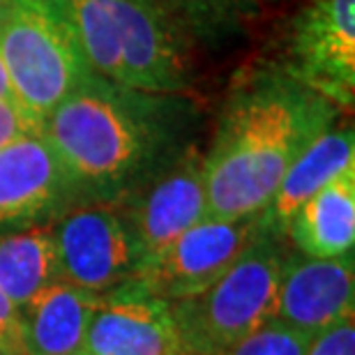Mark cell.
I'll use <instances>...</instances> for the list:
<instances>
[{
    "label": "cell",
    "mask_w": 355,
    "mask_h": 355,
    "mask_svg": "<svg viewBox=\"0 0 355 355\" xmlns=\"http://www.w3.org/2000/svg\"><path fill=\"white\" fill-rule=\"evenodd\" d=\"M60 282L90 293L130 282L139 272V257L127 219L116 203H83L53 222Z\"/></svg>",
    "instance_id": "52a82bcc"
},
{
    "label": "cell",
    "mask_w": 355,
    "mask_h": 355,
    "mask_svg": "<svg viewBox=\"0 0 355 355\" xmlns=\"http://www.w3.org/2000/svg\"><path fill=\"white\" fill-rule=\"evenodd\" d=\"M263 231L261 212L236 219L205 215L134 279L166 302L184 300L215 284Z\"/></svg>",
    "instance_id": "ba28073f"
},
{
    "label": "cell",
    "mask_w": 355,
    "mask_h": 355,
    "mask_svg": "<svg viewBox=\"0 0 355 355\" xmlns=\"http://www.w3.org/2000/svg\"><path fill=\"white\" fill-rule=\"evenodd\" d=\"M191 40L219 46L238 37L259 12V0H166Z\"/></svg>",
    "instance_id": "e0dca14e"
},
{
    "label": "cell",
    "mask_w": 355,
    "mask_h": 355,
    "mask_svg": "<svg viewBox=\"0 0 355 355\" xmlns=\"http://www.w3.org/2000/svg\"><path fill=\"white\" fill-rule=\"evenodd\" d=\"M0 99H10V86H7V79H5V72H3V65H0Z\"/></svg>",
    "instance_id": "7402d4cb"
},
{
    "label": "cell",
    "mask_w": 355,
    "mask_h": 355,
    "mask_svg": "<svg viewBox=\"0 0 355 355\" xmlns=\"http://www.w3.org/2000/svg\"><path fill=\"white\" fill-rule=\"evenodd\" d=\"M355 311L353 252L337 259L286 254L275 318L309 339L351 318Z\"/></svg>",
    "instance_id": "7c38bea8"
},
{
    "label": "cell",
    "mask_w": 355,
    "mask_h": 355,
    "mask_svg": "<svg viewBox=\"0 0 355 355\" xmlns=\"http://www.w3.org/2000/svg\"><path fill=\"white\" fill-rule=\"evenodd\" d=\"M116 205L132 231L141 270L208 215L203 153L189 144L171 164Z\"/></svg>",
    "instance_id": "9c48e42d"
},
{
    "label": "cell",
    "mask_w": 355,
    "mask_h": 355,
    "mask_svg": "<svg viewBox=\"0 0 355 355\" xmlns=\"http://www.w3.org/2000/svg\"><path fill=\"white\" fill-rule=\"evenodd\" d=\"M286 238L309 259H337L355 245V166L339 173L291 217Z\"/></svg>",
    "instance_id": "9a60e30c"
},
{
    "label": "cell",
    "mask_w": 355,
    "mask_h": 355,
    "mask_svg": "<svg viewBox=\"0 0 355 355\" xmlns=\"http://www.w3.org/2000/svg\"><path fill=\"white\" fill-rule=\"evenodd\" d=\"M99 295L55 282L19 307L24 355H81Z\"/></svg>",
    "instance_id": "4fadbf2b"
},
{
    "label": "cell",
    "mask_w": 355,
    "mask_h": 355,
    "mask_svg": "<svg viewBox=\"0 0 355 355\" xmlns=\"http://www.w3.org/2000/svg\"><path fill=\"white\" fill-rule=\"evenodd\" d=\"M92 74L118 86L187 92L191 37L166 0H55Z\"/></svg>",
    "instance_id": "3957f363"
},
{
    "label": "cell",
    "mask_w": 355,
    "mask_h": 355,
    "mask_svg": "<svg viewBox=\"0 0 355 355\" xmlns=\"http://www.w3.org/2000/svg\"><path fill=\"white\" fill-rule=\"evenodd\" d=\"M81 355H184L171 304L130 279L99 295Z\"/></svg>",
    "instance_id": "8fae6325"
},
{
    "label": "cell",
    "mask_w": 355,
    "mask_h": 355,
    "mask_svg": "<svg viewBox=\"0 0 355 355\" xmlns=\"http://www.w3.org/2000/svg\"><path fill=\"white\" fill-rule=\"evenodd\" d=\"M196 118L187 92L137 90L90 74L40 132L83 203H120L191 144Z\"/></svg>",
    "instance_id": "6da1fadb"
},
{
    "label": "cell",
    "mask_w": 355,
    "mask_h": 355,
    "mask_svg": "<svg viewBox=\"0 0 355 355\" xmlns=\"http://www.w3.org/2000/svg\"><path fill=\"white\" fill-rule=\"evenodd\" d=\"M339 109L275 62L238 74L203 153L208 217L263 212L284 173L337 120Z\"/></svg>",
    "instance_id": "7a4b0ae2"
},
{
    "label": "cell",
    "mask_w": 355,
    "mask_h": 355,
    "mask_svg": "<svg viewBox=\"0 0 355 355\" xmlns=\"http://www.w3.org/2000/svg\"><path fill=\"white\" fill-rule=\"evenodd\" d=\"M351 166H355L353 127L344 125L337 130H325L284 173L279 187L261 212L266 229L275 236L286 238V226L300 205Z\"/></svg>",
    "instance_id": "5bb4252c"
},
{
    "label": "cell",
    "mask_w": 355,
    "mask_h": 355,
    "mask_svg": "<svg viewBox=\"0 0 355 355\" xmlns=\"http://www.w3.org/2000/svg\"><path fill=\"white\" fill-rule=\"evenodd\" d=\"M309 342L311 339L307 335L288 328L277 318H270L261 328L217 355H304Z\"/></svg>",
    "instance_id": "ac0fdd59"
},
{
    "label": "cell",
    "mask_w": 355,
    "mask_h": 355,
    "mask_svg": "<svg viewBox=\"0 0 355 355\" xmlns=\"http://www.w3.org/2000/svg\"><path fill=\"white\" fill-rule=\"evenodd\" d=\"M31 130H35V127L21 116V111L14 106V102L0 99V144H5V141H10Z\"/></svg>",
    "instance_id": "44dd1931"
},
{
    "label": "cell",
    "mask_w": 355,
    "mask_h": 355,
    "mask_svg": "<svg viewBox=\"0 0 355 355\" xmlns=\"http://www.w3.org/2000/svg\"><path fill=\"white\" fill-rule=\"evenodd\" d=\"M304 355H355V318H344L316 335Z\"/></svg>",
    "instance_id": "d6986e66"
},
{
    "label": "cell",
    "mask_w": 355,
    "mask_h": 355,
    "mask_svg": "<svg viewBox=\"0 0 355 355\" xmlns=\"http://www.w3.org/2000/svg\"><path fill=\"white\" fill-rule=\"evenodd\" d=\"M275 65L339 111L351 109L355 99V0H307L291 17Z\"/></svg>",
    "instance_id": "8992f818"
},
{
    "label": "cell",
    "mask_w": 355,
    "mask_h": 355,
    "mask_svg": "<svg viewBox=\"0 0 355 355\" xmlns=\"http://www.w3.org/2000/svg\"><path fill=\"white\" fill-rule=\"evenodd\" d=\"M76 205L79 191L40 130L0 144V233L53 224Z\"/></svg>",
    "instance_id": "30bf717a"
},
{
    "label": "cell",
    "mask_w": 355,
    "mask_h": 355,
    "mask_svg": "<svg viewBox=\"0 0 355 355\" xmlns=\"http://www.w3.org/2000/svg\"><path fill=\"white\" fill-rule=\"evenodd\" d=\"M0 65L35 130L92 74L55 0H0Z\"/></svg>",
    "instance_id": "277c9868"
},
{
    "label": "cell",
    "mask_w": 355,
    "mask_h": 355,
    "mask_svg": "<svg viewBox=\"0 0 355 355\" xmlns=\"http://www.w3.org/2000/svg\"><path fill=\"white\" fill-rule=\"evenodd\" d=\"M0 353L24 355L19 307L14 302H10V297H7L3 291H0Z\"/></svg>",
    "instance_id": "ffe728a7"
},
{
    "label": "cell",
    "mask_w": 355,
    "mask_h": 355,
    "mask_svg": "<svg viewBox=\"0 0 355 355\" xmlns=\"http://www.w3.org/2000/svg\"><path fill=\"white\" fill-rule=\"evenodd\" d=\"M0 355H3V353H0Z\"/></svg>",
    "instance_id": "603a6c76"
},
{
    "label": "cell",
    "mask_w": 355,
    "mask_h": 355,
    "mask_svg": "<svg viewBox=\"0 0 355 355\" xmlns=\"http://www.w3.org/2000/svg\"><path fill=\"white\" fill-rule=\"evenodd\" d=\"M60 282L53 224L0 233V291L24 307L46 286Z\"/></svg>",
    "instance_id": "2e32d148"
},
{
    "label": "cell",
    "mask_w": 355,
    "mask_h": 355,
    "mask_svg": "<svg viewBox=\"0 0 355 355\" xmlns=\"http://www.w3.org/2000/svg\"><path fill=\"white\" fill-rule=\"evenodd\" d=\"M282 240L263 231L215 284L168 302L184 355H217L275 318L286 257Z\"/></svg>",
    "instance_id": "5b68a950"
}]
</instances>
